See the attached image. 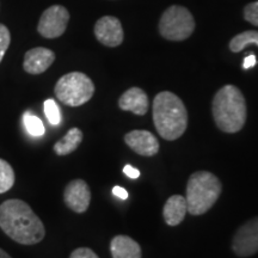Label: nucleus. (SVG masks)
<instances>
[{
	"label": "nucleus",
	"instance_id": "obj_1",
	"mask_svg": "<svg viewBox=\"0 0 258 258\" xmlns=\"http://www.w3.org/2000/svg\"><path fill=\"white\" fill-rule=\"evenodd\" d=\"M0 228L12 240L22 245H35L43 239L46 228L28 203L12 199L0 205Z\"/></svg>",
	"mask_w": 258,
	"mask_h": 258
},
{
	"label": "nucleus",
	"instance_id": "obj_2",
	"mask_svg": "<svg viewBox=\"0 0 258 258\" xmlns=\"http://www.w3.org/2000/svg\"><path fill=\"white\" fill-rule=\"evenodd\" d=\"M153 122L163 139L177 140L188 125V112L178 96L170 91L158 93L153 101Z\"/></svg>",
	"mask_w": 258,
	"mask_h": 258
},
{
	"label": "nucleus",
	"instance_id": "obj_3",
	"mask_svg": "<svg viewBox=\"0 0 258 258\" xmlns=\"http://www.w3.org/2000/svg\"><path fill=\"white\" fill-rule=\"evenodd\" d=\"M215 123L225 133H237L246 122V102L237 86L225 85L215 93L212 103Z\"/></svg>",
	"mask_w": 258,
	"mask_h": 258
},
{
	"label": "nucleus",
	"instance_id": "obj_4",
	"mask_svg": "<svg viewBox=\"0 0 258 258\" xmlns=\"http://www.w3.org/2000/svg\"><path fill=\"white\" fill-rule=\"evenodd\" d=\"M220 179L208 171L192 173L186 185V207L191 215H202L211 209L220 198Z\"/></svg>",
	"mask_w": 258,
	"mask_h": 258
},
{
	"label": "nucleus",
	"instance_id": "obj_5",
	"mask_svg": "<svg viewBox=\"0 0 258 258\" xmlns=\"http://www.w3.org/2000/svg\"><path fill=\"white\" fill-rule=\"evenodd\" d=\"M54 92L57 99L64 105L80 106L92 98L95 84L86 74L71 72L57 80Z\"/></svg>",
	"mask_w": 258,
	"mask_h": 258
},
{
	"label": "nucleus",
	"instance_id": "obj_6",
	"mask_svg": "<svg viewBox=\"0 0 258 258\" xmlns=\"http://www.w3.org/2000/svg\"><path fill=\"white\" fill-rule=\"evenodd\" d=\"M195 29V21L188 9L183 6H170L161 15L159 32L169 41H184L191 36Z\"/></svg>",
	"mask_w": 258,
	"mask_h": 258
},
{
	"label": "nucleus",
	"instance_id": "obj_7",
	"mask_svg": "<svg viewBox=\"0 0 258 258\" xmlns=\"http://www.w3.org/2000/svg\"><path fill=\"white\" fill-rule=\"evenodd\" d=\"M70 14L66 8L53 5L43 12L37 25V31L44 38H56L66 31Z\"/></svg>",
	"mask_w": 258,
	"mask_h": 258
},
{
	"label": "nucleus",
	"instance_id": "obj_8",
	"mask_svg": "<svg viewBox=\"0 0 258 258\" xmlns=\"http://www.w3.org/2000/svg\"><path fill=\"white\" fill-rule=\"evenodd\" d=\"M232 249L239 257H249L258 252V217L239 227L232 241Z\"/></svg>",
	"mask_w": 258,
	"mask_h": 258
},
{
	"label": "nucleus",
	"instance_id": "obj_9",
	"mask_svg": "<svg viewBox=\"0 0 258 258\" xmlns=\"http://www.w3.org/2000/svg\"><path fill=\"white\" fill-rule=\"evenodd\" d=\"M93 30L97 40L106 47H117L123 42L124 34L120 19L112 16L99 18Z\"/></svg>",
	"mask_w": 258,
	"mask_h": 258
},
{
	"label": "nucleus",
	"instance_id": "obj_10",
	"mask_svg": "<svg viewBox=\"0 0 258 258\" xmlns=\"http://www.w3.org/2000/svg\"><path fill=\"white\" fill-rule=\"evenodd\" d=\"M63 200L66 206L73 212L85 213L91 201V191L88 183L83 179H74L66 185L63 191Z\"/></svg>",
	"mask_w": 258,
	"mask_h": 258
},
{
	"label": "nucleus",
	"instance_id": "obj_11",
	"mask_svg": "<svg viewBox=\"0 0 258 258\" xmlns=\"http://www.w3.org/2000/svg\"><path fill=\"white\" fill-rule=\"evenodd\" d=\"M124 141L135 153L152 157L159 152V141L148 131H132L124 135Z\"/></svg>",
	"mask_w": 258,
	"mask_h": 258
},
{
	"label": "nucleus",
	"instance_id": "obj_12",
	"mask_svg": "<svg viewBox=\"0 0 258 258\" xmlns=\"http://www.w3.org/2000/svg\"><path fill=\"white\" fill-rule=\"evenodd\" d=\"M55 60V54L48 48L37 47L28 50L24 55L23 69L29 74H41L49 69Z\"/></svg>",
	"mask_w": 258,
	"mask_h": 258
},
{
	"label": "nucleus",
	"instance_id": "obj_13",
	"mask_svg": "<svg viewBox=\"0 0 258 258\" xmlns=\"http://www.w3.org/2000/svg\"><path fill=\"white\" fill-rule=\"evenodd\" d=\"M118 106L124 111H132L135 115L143 116L147 112L150 102L143 89L131 88L120 97Z\"/></svg>",
	"mask_w": 258,
	"mask_h": 258
},
{
	"label": "nucleus",
	"instance_id": "obj_14",
	"mask_svg": "<svg viewBox=\"0 0 258 258\" xmlns=\"http://www.w3.org/2000/svg\"><path fill=\"white\" fill-rule=\"evenodd\" d=\"M112 258H141V247L128 235H116L110 243Z\"/></svg>",
	"mask_w": 258,
	"mask_h": 258
},
{
	"label": "nucleus",
	"instance_id": "obj_15",
	"mask_svg": "<svg viewBox=\"0 0 258 258\" xmlns=\"http://www.w3.org/2000/svg\"><path fill=\"white\" fill-rule=\"evenodd\" d=\"M188 213L185 198L182 195H173L167 200L163 209L165 222L169 226H177L184 220Z\"/></svg>",
	"mask_w": 258,
	"mask_h": 258
},
{
	"label": "nucleus",
	"instance_id": "obj_16",
	"mask_svg": "<svg viewBox=\"0 0 258 258\" xmlns=\"http://www.w3.org/2000/svg\"><path fill=\"white\" fill-rule=\"evenodd\" d=\"M83 141V132L79 128H72L60 141L54 145V152L57 156H67L74 152Z\"/></svg>",
	"mask_w": 258,
	"mask_h": 258
},
{
	"label": "nucleus",
	"instance_id": "obj_17",
	"mask_svg": "<svg viewBox=\"0 0 258 258\" xmlns=\"http://www.w3.org/2000/svg\"><path fill=\"white\" fill-rule=\"evenodd\" d=\"M257 44L258 46V31L249 30L244 31L241 34L234 36L230 41V49L233 51V53H239L244 49L247 44Z\"/></svg>",
	"mask_w": 258,
	"mask_h": 258
},
{
	"label": "nucleus",
	"instance_id": "obj_18",
	"mask_svg": "<svg viewBox=\"0 0 258 258\" xmlns=\"http://www.w3.org/2000/svg\"><path fill=\"white\" fill-rule=\"evenodd\" d=\"M15 171L8 161L0 159V194L9 191L15 184Z\"/></svg>",
	"mask_w": 258,
	"mask_h": 258
},
{
	"label": "nucleus",
	"instance_id": "obj_19",
	"mask_svg": "<svg viewBox=\"0 0 258 258\" xmlns=\"http://www.w3.org/2000/svg\"><path fill=\"white\" fill-rule=\"evenodd\" d=\"M23 123L28 133L32 135V137H42L44 134V132H46L43 122L37 116L32 115L30 111L24 112Z\"/></svg>",
	"mask_w": 258,
	"mask_h": 258
},
{
	"label": "nucleus",
	"instance_id": "obj_20",
	"mask_svg": "<svg viewBox=\"0 0 258 258\" xmlns=\"http://www.w3.org/2000/svg\"><path fill=\"white\" fill-rule=\"evenodd\" d=\"M44 114H46L48 121L51 125H57L61 121V114L59 106L54 99H47L44 102Z\"/></svg>",
	"mask_w": 258,
	"mask_h": 258
},
{
	"label": "nucleus",
	"instance_id": "obj_21",
	"mask_svg": "<svg viewBox=\"0 0 258 258\" xmlns=\"http://www.w3.org/2000/svg\"><path fill=\"white\" fill-rule=\"evenodd\" d=\"M10 43H11V34L10 30L4 24L0 23V62L4 59L6 50L9 49Z\"/></svg>",
	"mask_w": 258,
	"mask_h": 258
},
{
	"label": "nucleus",
	"instance_id": "obj_22",
	"mask_svg": "<svg viewBox=\"0 0 258 258\" xmlns=\"http://www.w3.org/2000/svg\"><path fill=\"white\" fill-rule=\"evenodd\" d=\"M244 18L249 23L258 27V0L257 2L250 3L245 6L244 9Z\"/></svg>",
	"mask_w": 258,
	"mask_h": 258
},
{
	"label": "nucleus",
	"instance_id": "obj_23",
	"mask_svg": "<svg viewBox=\"0 0 258 258\" xmlns=\"http://www.w3.org/2000/svg\"><path fill=\"white\" fill-rule=\"evenodd\" d=\"M70 258H99V257L97 256L91 249H89V247H79V249H76L72 253H71Z\"/></svg>",
	"mask_w": 258,
	"mask_h": 258
},
{
	"label": "nucleus",
	"instance_id": "obj_24",
	"mask_svg": "<svg viewBox=\"0 0 258 258\" xmlns=\"http://www.w3.org/2000/svg\"><path fill=\"white\" fill-rule=\"evenodd\" d=\"M123 173L132 179H137L139 178V176H140V171L135 169V167H133L132 165H125L123 167Z\"/></svg>",
	"mask_w": 258,
	"mask_h": 258
},
{
	"label": "nucleus",
	"instance_id": "obj_25",
	"mask_svg": "<svg viewBox=\"0 0 258 258\" xmlns=\"http://www.w3.org/2000/svg\"><path fill=\"white\" fill-rule=\"evenodd\" d=\"M112 194L121 200L128 199V191L125 189L122 188V186H114V188H112Z\"/></svg>",
	"mask_w": 258,
	"mask_h": 258
},
{
	"label": "nucleus",
	"instance_id": "obj_26",
	"mask_svg": "<svg viewBox=\"0 0 258 258\" xmlns=\"http://www.w3.org/2000/svg\"><path fill=\"white\" fill-rule=\"evenodd\" d=\"M256 62H257V61H256V56L251 54V55L245 57L244 63H243V69H244V70L251 69V67H253L254 64H256Z\"/></svg>",
	"mask_w": 258,
	"mask_h": 258
},
{
	"label": "nucleus",
	"instance_id": "obj_27",
	"mask_svg": "<svg viewBox=\"0 0 258 258\" xmlns=\"http://www.w3.org/2000/svg\"><path fill=\"white\" fill-rule=\"evenodd\" d=\"M0 258H12L9 253H6L4 250L0 249Z\"/></svg>",
	"mask_w": 258,
	"mask_h": 258
}]
</instances>
